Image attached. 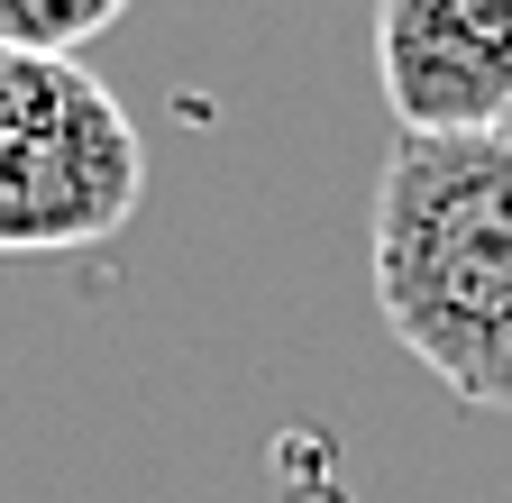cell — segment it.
<instances>
[{
	"label": "cell",
	"instance_id": "obj_5",
	"mask_svg": "<svg viewBox=\"0 0 512 503\" xmlns=\"http://www.w3.org/2000/svg\"><path fill=\"white\" fill-rule=\"evenodd\" d=\"M503 138H512V129H503Z\"/></svg>",
	"mask_w": 512,
	"mask_h": 503
},
{
	"label": "cell",
	"instance_id": "obj_3",
	"mask_svg": "<svg viewBox=\"0 0 512 503\" xmlns=\"http://www.w3.org/2000/svg\"><path fill=\"white\" fill-rule=\"evenodd\" d=\"M375 83L403 138L512 129V0H384Z\"/></svg>",
	"mask_w": 512,
	"mask_h": 503
},
{
	"label": "cell",
	"instance_id": "obj_1",
	"mask_svg": "<svg viewBox=\"0 0 512 503\" xmlns=\"http://www.w3.org/2000/svg\"><path fill=\"white\" fill-rule=\"evenodd\" d=\"M375 311L458 403L512 412V138H394L375 183Z\"/></svg>",
	"mask_w": 512,
	"mask_h": 503
},
{
	"label": "cell",
	"instance_id": "obj_2",
	"mask_svg": "<svg viewBox=\"0 0 512 503\" xmlns=\"http://www.w3.org/2000/svg\"><path fill=\"white\" fill-rule=\"evenodd\" d=\"M147 147L83 65L0 55V257H64L128 229Z\"/></svg>",
	"mask_w": 512,
	"mask_h": 503
},
{
	"label": "cell",
	"instance_id": "obj_4",
	"mask_svg": "<svg viewBox=\"0 0 512 503\" xmlns=\"http://www.w3.org/2000/svg\"><path fill=\"white\" fill-rule=\"evenodd\" d=\"M119 28V0H0V55L83 65V46Z\"/></svg>",
	"mask_w": 512,
	"mask_h": 503
}]
</instances>
